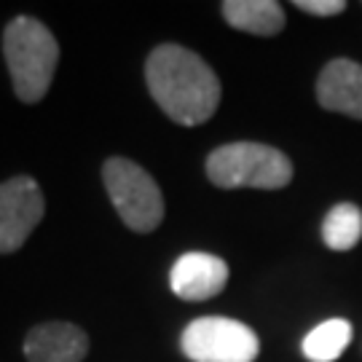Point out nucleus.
Segmentation results:
<instances>
[{
	"instance_id": "f257e3e1",
	"label": "nucleus",
	"mask_w": 362,
	"mask_h": 362,
	"mask_svg": "<svg viewBox=\"0 0 362 362\" xmlns=\"http://www.w3.org/2000/svg\"><path fill=\"white\" fill-rule=\"evenodd\" d=\"M145 83L164 116L180 127L207 124L220 105L215 70L196 52L177 43H161L148 54Z\"/></svg>"
},
{
	"instance_id": "f03ea898",
	"label": "nucleus",
	"mask_w": 362,
	"mask_h": 362,
	"mask_svg": "<svg viewBox=\"0 0 362 362\" xmlns=\"http://www.w3.org/2000/svg\"><path fill=\"white\" fill-rule=\"evenodd\" d=\"M3 54L13 94L27 105L40 103L59 65V46L52 30L33 16H13L3 30Z\"/></svg>"
},
{
	"instance_id": "7ed1b4c3",
	"label": "nucleus",
	"mask_w": 362,
	"mask_h": 362,
	"mask_svg": "<svg viewBox=\"0 0 362 362\" xmlns=\"http://www.w3.org/2000/svg\"><path fill=\"white\" fill-rule=\"evenodd\" d=\"M207 177L212 185L279 191L293 180V161L279 148L266 143H228L207 156Z\"/></svg>"
},
{
	"instance_id": "20e7f679",
	"label": "nucleus",
	"mask_w": 362,
	"mask_h": 362,
	"mask_svg": "<svg viewBox=\"0 0 362 362\" xmlns=\"http://www.w3.org/2000/svg\"><path fill=\"white\" fill-rule=\"evenodd\" d=\"M105 191L110 196L118 218L137 233H151L164 220V194L158 182L137 161L110 156L103 164Z\"/></svg>"
},
{
	"instance_id": "39448f33",
	"label": "nucleus",
	"mask_w": 362,
	"mask_h": 362,
	"mask_svg": "<svg viewBox=\"0 0 362 362\" xmlns=\"http://www.w3.org/2000/svg\"><path fill=\"white\" fill-rule=\"evenodd\" d=\"M180 349L191 362H255L260 341L250 325L231 317H199L182 330Z\"/></svg>"
},
{
	"instance_id": "423d86ee",
	"label": "nucleus",
	"mask_w": 362,
	"mask_h": 362,
	"mask_svg": "<svg viewBox=\"0 0 362 362\" xmlns=\"http://www.w3.org/2000/svg\"><path fill=\"white\" fill-rule=\"evenodd\" d=\"M46 215L40 185L30 175L0 182V255L16 252Z\"/></svg>"
},
{
	"instance_id": "0eeeda50",
	"label": "nucleus",
	"mask_w": 362,
	"mask_h": 362,
	"mask_svg": "<svg viewBox=\"0 0 362 362\" xmlns=\"http://www.w3.org/2000/svg\"><path fill=\"white\" fill-rule=\"evenodd\" d=\"M228 285V263L212 252H185L169 272V287L182 300H209Z\"/></svg>"
},
{
	"instance_id": "6e6552de",
	"label": "nucleus",
	"mask_w": 362,
	"mask_h": 362,
	"mask_svg": "<svg viewBox=\"0 0 362 362\" xmlns=\"http://www.w3.org/2000/svg\"><path fill=\"white\" fill-rule=\"evenodd\" d=\"M89 336L73 322H40L25 338L27 362H83Z\"/></svg>"
},
{
	"instance_id": "1a4fd4ad",
	"label": "nucleus",
	"mask_w": 362,
	"mask_h": 362,
	"mask_svg": "<svg viewBox=\"0 0 362 362\" xmlns=\"http://www.w3.org/2000/svg\"><path fill=\"white\" fill-rule=\"evenodd\" d=\"M317 103L325 110L362 121V65L354 59H333L317 78Z\"/></svg>"
},
{
	"instance_id": "9d476101",
	"label": "nucleus",
	"mask_w": 362,
	"mask_h": 362,
	"mask_svg": "<svg viewBox=\"0 0 362 362\" xmlns=\"http://www.w3.org/2000/svg\"><path fill=\"white\" fill-rule=\"evenodd\" d=\"M223 19L250 35H276L285 27V11L276 0H226L220 6Z\"/></svg>"
},
{
	"instance_id": "9b49d317",
	"label": "nucleus",
	"mask_w": 362,
	"mask_h": 362,
	"mask_svg": "<svg viewBox=\"0 0 362 362\" xmlns=\"http://www.w3.org/2000/svg\"><path fill=\"white\" fill-rule=\"evenodd\" d=\"M351 344V322L349 320H325L311 333H306L300 349L309 362H336L344 349Z\"/></svg>"
},
{
	"instance_id": "f8f14e48",
	"label": "nucleus",
	"mask_w": 362,
	"mask_h": 362,
	"mask_svg": "<svg viewBox=\"0 0 362 362\" xmlns=\"http://www.w3.org/2000/svg\"><path fill=\"white\" fill-rule=\"evenodd\" d=\"M325 245L336 252L354 250L362 239V209L351 202H341L322 220Z\"/></svg>"
},
{
	"instance_id": "ddd939ff",
	"label": "nucleus",
	"mask_w": 362,
	"mask_h": 362,
	"mask_svg": "<svg viewBox=\"0 0 362 362\" xmlns=\"http://www.w3.org/2000/svg\"><path fill=\"white\" fill-rule=\"evenodd\" d=\"M296 8L311 13V16H338L346 11L344 0H296Z\"/></svg>"
}]
</instances>
